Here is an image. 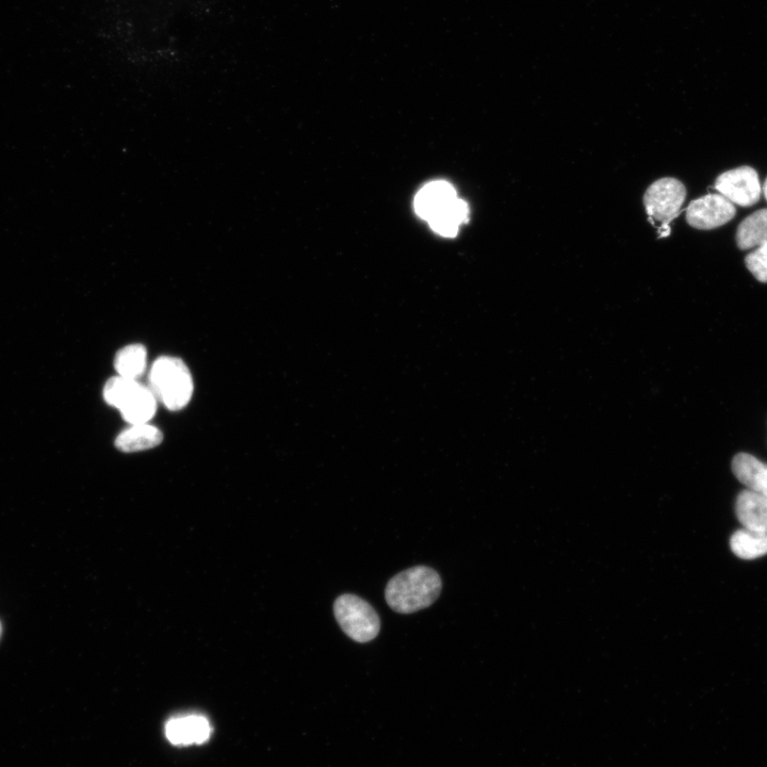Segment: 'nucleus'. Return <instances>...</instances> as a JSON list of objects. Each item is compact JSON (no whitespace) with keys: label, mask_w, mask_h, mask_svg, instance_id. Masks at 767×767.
I'll return each mask as SVG.
<instances>
[{"label":"nucleus","mask_w":767,"mask_h":767,"mask_svg":"<svg viewBox=\"0 0 767 767\" xmlns=\"http://www.w3.org/2000/svg\"><path fill=\"white\" fill-rule=\"evenodd\" d=\"M443 582L437 571L417 566L391 579L385 591L388 606L400 614H412L433 605L442 593Z\"/></svg>","instance_id":"f257e3e1"},{"label":"nucleus","mask_w":767,"mask_h":767,"mask_svg":"<svg viewBox=\"0 0 767 767\" xmlns=\"http://www.w3.org/2000/svg\"><path fill=\"white\" fill-rule=\"evenodd\" d=\"M150 388L170 411H181L193 395L192 375L181 358L162 356L153 364Z\"/></svg>","instance_id":"f03ea898"},{"label":"nucleus","mask_w":767,"mask_h":767,"mask_svg":"<svg viewBox=\"0 0 767 767\" xmlns=\"http://www.w3.org/2000/svg\"><path fill=\"white\" fill-rule=\"evenodd\" d=\"M105 401L118 409L132 426L149 423L157 411V398L150 387L137 380L111 378L104 387Z\"/></svg>","instance_id":"7ed1b4c3"},{"label":"nucleus","mask_w":767,"mask_h":767,"mask_svg":"<svg viewBox=\"0 0 767 767\" xmlns=\"http://www.w3.org/2000/svg\"><path fill=\"white\" fill-rule=\"evenodd\" d=\"M338 625L351 640L368 643L377 638L381 620L367 601L355 595H342L334 603Z\"/></svg>","instance_id":"20e7f679"},{"label":"nucleus","mask_w":767,"mask_h":767,"mask_svg":"<svg viewBox=\"0 0 767 767\" xmlns=\"http://www.w3.org/2000/svg\"><path fill=\"white\" fill-rule=\"evenodd\" d=\"M687 198V189L676 178L665 177L652 184L644 195V206L652 222L669 226L675 220Z\"/></svg>","instance_id":"39448f33"},{"label":"nucleus","mask_w":767,"mask_h":767,"mask_svg":"<svg viewBox=\"0 0 767 767\" xmlns=\"http://www.w3.org/2000/svg\"><path fill=\"white\" fill-rule=\"evenodd\" d=\"M715 189L732 204L750 207L759 202L762 188L757 171L741 167L718 176Z\"/></svg>","instance_id":"423d86ee"},{"label":"nucleus","mask_w":767,"mask_h":767,"mask_svg":"<svg viewBox=\"0 0 767 767\" xmlns=\"http://www.w3.org/2000/svg\"><path fill=\"white\" fill-rule=\"evenodd\" d=\"M736 214V206L722 194H709L690 204L687 221L697 230L709 231L727 224Z\"/></svg>","instance_id":"0eeeda50"},{"label":"nucleus","mask_w":767,"mask_h":767,"mask_svg":"<svg viewBox=\"0 0 767 767\" xmlns=\"http://www.w3.org/2000/svg\"><path fill=\"white\" fill-rule=\"evenodd\" d=\"M458 199V194L450 183L432 182L418 192L415 199L416 214L429 222Z\"/></svg>","instance_id":"6e6552de"},{"label":"nucleus","mask_w":767,"mask_h":767,"mask_svg":"<svg viewBox=\"0 0 767 767\" xmlns=\"http://www.w3.org/2000/svg\"><path fill=\"white\" fill-rule=\"evenodd\" d=\"M210 733V724L201 715L175 717L166 726V736L175 745L202 744L209 739Z\"/></svg>","instance_id":"1a4fd4ad"},{"label":"nucleus","mask_w":767,"mask_h":767,"mask_svg":"<svg viewBox=\"0 0 767 767\" xmlns=\"http://www.w3.org/2000/svg\"><path fill=\"white\" fill-rule=\"evenodd\" d=\"M736 514L744 529L767 532V496L746 489L737 498Z\"/></svg>","instance_id":"9d476101"},{"label":"nucleus","mask_w":767,"mask_h":767,"mask_svg":"<svg viewBox=\"0 0 767 767\" xmlns=\"http://www.w3.org/2000/svg\"><path fill=\"white\" fill-rule=\"evenodd\" d=\"M732 471L749 491L767 496V464L754 455L739 453L732 461Z\"/></svg>","instance_id":"9b49d317"},{"label":"nucleus","mask_w":767,"mask_h":767,"mask_svg":"<svg viewBox=\"0 0 767 767\" xmlns=\"http://www.w3.org/2000/svg\"><path fill=\"white\" fill-rule=\"evenodd\" d=\"M163 440L162 432L149 423L136 424L121 432L114 445L125 453L150 450L158 447Z\"/></svg>","instance_id":"f8f14e48"},{"label":"nucleus","mask_w":767,"mask_h":767,"mask_svg":"<svg viewBox=\"0 0 767 767\" xmlns=\"http://www.w3.org/2000/svg\"><path fill=\"white\" fill-rule=\"evenodd\" d=\"M731 550L742 560H756L767 554V532L742 529L730 540Z\"/></svg>","instance_id":"ddd939ff"},{"label":"nucleus","mask_w":767,"mask_h":767,"mask_svg":"<svg viewBox=\"0 0 767 767\" xmlns=\"http://www.w3.org/2000/svg\"><path fill=\"white\" fill-rule=\"evenodd\" d=\"M468 219V204L458 199L431 219L429 224L436 234L447 238H454L459 234L462 224L467 223Z\"/></svg>","instance_id":"4468645a"},{"label":"nucleus","mask_w":767,"mask_h":767,"mask_svg":"<svg viewBox=\"0 0 767 767\" xmlns=\"http://www.w3.org/2000/svg\"><path fill=\"white\" fill-rule=\"evenodd\" d=\"M148 351L143 345H129L120 349L114 357V368L120 377L138 380L146 370Z\"/></svg>","instance_id":"2eb2a0df"},{"label":"nucleus","mask_w":767,"mask_h":767,"mask_svg":"<svg viewBox=\"0 0 767 767\" xmlns=\"http://www.w3.org/2000/svg\"><path fill=\"white\" fill-rule=\"evenodd\" d=\"M737 243L743 251L767 243V209L754 212L739 225Z\"/></svg>","instance_id":"dca6fc26"},{"label":"nucleus","mask_w":767,"mask_h":767,"mask_svg":"<svg viewBox=\"0 0 767 767\" xmlns=\"http://www.w3.org/2000/svg\"><path fill=\"white\" fill-rule=\"evenodd\" d=\"M747 269L761 283H767V243L761 244L758 249L745 258Z\"/></svg>","instance_id":"f3484780"},{"label":"nucleus","mask_w":767,"mask_h":767,"mask_svg":"<svg viewBox=\"0 0 767 767\" xmlns=\"http://www.w3.org/2000/svg\"><path fill=\"white\" fill-rule=\"evenodd\" d=\"M763 192H764V197H765V199L767 201V178H766V181H765L764 186H763Z\"/></svg>","instance_id":"a211bd4d"},{"label":"nucleus","mask_w":767,"mask_h":767,"mask_svg":"<svg viewBox=\"0 0 767 767\" xmlns=\"http://www.w3.org/2000/svg\"><path fill=\"white\" fill-rule=\"evenodd\" d=\"M2 634H3V626H2V623H0V638H2Z\"/></svg>","instance_id":"6ab92c4d"}]
</instances>
